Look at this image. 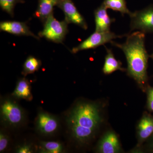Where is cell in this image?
I'll list each match as a JSON object with an SVG mask.
<instances>
[{
	"label": "cell",
	"mask_w": 153,
	"mask_h": 153,
	"mask_svg": "<svg viewBox=\"0 0 153 153\" xmlns=\"http://www.w3.org/2000/svg\"><path fill=\"white\" fill-rule=\"evenodd\" d=\"M145 92L146 94V108L149 112L153 114V87L148 85Z\"/></svg>",
	"instance_id": "ffe728a7"
},
{
	"label": "cell",
	"mask_w": 153,
	"mask_h": 153,
	"mask_svg": "<svg viewBox=\"0 0 153 153\" xmlns=\"http://www.w3.org/2000/svg\"><path fill=\"white\" fill-rule=\"evenodd\" d=\"M107 54L105 57V62L102 71L105 74L108 75L112 74L114 71L120 70L121 71H126V69L123 68L121 62L117 60L111 49L106 47Z\"/></svg>",
	"instance_id": "5bb4252c"
},
{
	"label": "cell",
	"mask_w": 153,
	"mask_h": 153,
	"mask_svg": "<svg viewBox=\"0 0 153 153\" xmlns=\"http://www.w3.org/2000/svg\"><path fill=\"white\" fill-rule=\"evenodd\" d=\"M150 57H151V58H152V59L153 60V52L152 54L151 55H150Z\"/></svg>",
	"instance_id": "cb8c5ba5"
},
{
	"label": "cell",
	"mask_w": 153,
	"mask_h": 153,
	"mask_svg": "<svg viewBox=\"0 0 153 153\" xmlns=\"http://www.w3.org/2000/svg\"><path fill=\"white\" fill-rule=\"evenodd\" d=\"M63 145L56 141L42 142L41 143V152L60 153L63 152Z\"/></svg>",
	"instance_id": "ac0fdd59"
},
{
	"label": "cell",
	"mask_w": 153,
	"mask_h": 153,
	"mask_svg": "<svg viewBox=\"0 0 153 153\" xmlns=\"http://www.w3.org/2000/svg\"><path fill=\"white\" fill-rule=\"evenodd\" d=\"M58 0H38V7L34 16L43 23L49 16L53 14L55 6H57Z\"/></svg>",
	"instance_id": "4fadbf2b"
},
{
	"label": "cell",
	"mask_w": 153,
	"mask_h": 153,
	"mask_svg": "<svg viewBox=\"0 0 153 153\" xmlns=\"http://www.w3.org/2000/svg\"><path fill=\"white\" fill-rule=\"evenodd\" d=\"M0 30L18 36H31L39 40L40 37L36 36L30 30L25 22L17 21H4L0 23Z\"/></svg>",
	"instance_id": "8fae6325"
},
{
	"label": "cell",
	"mask_w": 153,
	"mask_h": 153,
	"mask_svg": "<svg viewBox=\"0 0 153 153\" xmlns=\"http://www.w3.org/2000/svg\"><path fill=\"white\" fill-rule=\"evenodd\" d=\"M58 121L55 117L47 112L39 113L36 119V127L39 132L45 135L55 133L58 128Z\"/></svg>",
	"instance_id": "30bf717a"
},
{
	"label": "cell",
	"mask_w": 153,
	"mask_h": 153,
	"mask_svg": "<svg viewBox=\"0 0 153 153\" xmlns=\"http://www.w3.org/2000/svg\"><path fill=\"white\" fill-rule=\"evenodd\" d=\"M153 134V115L144 112L136 127L137 144L131 152L136 153Z\"/></svg>",
	"instance_id": "52a82bcc"
},
{
	"label": "cell",
	"mask_w": 153,
	"mask_h": 153,
	"mask_svg": "<svg viewBox=\"0 0 153 153\" xmlns=\"http://www.w3.org/2000/svg\"><path fill=\"white\" fill-rule=\"evenodd\" d=\"M127 36L123 44H118L113 41L110 43L123 51L127 62L128 75L145 92L149 85L147 68L150 57L145 47V33L141 31L134 32Z\"/></svg>",
	"instance_id": "7a4b0ae2"
},
{
	"label": "cell",
	"mask_w": 153,
	"mask_h": 153,
	"mask_svg": "<svg viewBox=\"0 0 153 153\" xmlns=\"http://www.w3.org/2000/svg\"><path fill=\"white\" fill-rule=\"evenodd\" d=\"M143 152H149L153 153V134L148 140L136 152L141 153Z\"/></svg>",
	"instance_id": "44dd1931"
},
{
	"label": "cell",
	"mask_w": 153,
	"mask_h": 153,
	"mask_svg": "<svg viewBox=\"0 0 153 153\" xmlns=\"http://www.w3.org/2000/svg\"><path fill=\"white\" fill-rule=\"evenodd\" d=\"M25 2L24 0H0V7L3 11L13 17L14 9L16 4Z\"/></svg>",
	"instance_id": "d6986e66"
},
{
	"label": "cell",
	"mask_w": 153,
	"mask_h": 153,
	"mask_svg": "<svg viewBox=\"0 0 153 153\" xmlns=\"http://www.w3.org/2000/svg\"><path fill=\"white\" fill-rule=\"evenodd\" d=\"M1 115L4 122L13 126H19L24 120V113L22 108L9 100L1 105Z\"/></svg>",
	"instance_id": "ba28073f"
},
{
	"label": "cell",
	"mask_w": 153,
	"mask_h": 153,
	"mask_svg": "<svg viewBox=\"0 0 153 153\" xmlns=\"http://www.w3.org/2000/svg\"><path fill=\"white\" fill-rule=\"evenodd\" d=\"M102 3L107 9L120 12L122 15L126 14L130 16L131 14L127 7L126 0H104Z\"/></svg>",
	"instance_id": "2e32d148"
},
{
	"label": "cell",
	"mask_w": 153,
	"mask_h": 153,
	"mask_svg": "<svg viewBox=\"0 0 153 153\" xmlns=\"http://www.w3.org/2000/svg\"><path fill=\"white\" fill-rule=\"evenodd\" d=\"M95 152L98 153L123 152V150L117 134L111 129L105 132L99 140Z\"/></svg>",
	"instance_id": "8992f818"
},
{
	"label": "cell",
	"mask_w": 153,
	"mask_h": 153,
	"mask_svg": "<svg viewBox=\"0 0 153 153\" xmlns=\"http://www.w3.org/2000/svg\"><path fill=\"white\" fill-rule=\"evenodd\" d=\"M130 17L131 31L137 30L144 33L153 32V5L132 13Z\"/></svg>",
	"instance_id": "277c9868"
},
{
	"label": "cell",
	"mask_w": 153,
	"mask_h": 153,
	"mask_svg": "<svg viewBox=\"0 0 153 153\" xmlns=\"http://www.w3.org/2000/svg\"><path fill=\"white\" fill-rule=\"evenodd\" d=\"M106 7L103 4L94 11L95 31L98 32H107L110 31L111 25L114 19L109 17L107 12Z\"/></svg>",
	"instance_id": "7c38bea8"
},
{
	"label": "cell",
	"mask_w": 153,
	"mask_h": 153,
	"mask_svg": "<svg viewBox=\"0 0 153 153\" xmlns=\"http://www.w3.org/2000/svg\"><path fill=\"white\" fill-rule=\"evenodd\" d=\"M33 152L32 148L30 145L25 144L20 146L17 149L16 152L19 153H31Z\"/></svg>",
	"instance_id": "603a6c76"
},
{
	"label": "cell",
	"mask_w": 153,
	"mask_h": 153,
	"mask_svg": "<svg viewBox=\"0 0 153 153\" xmlns=\"http://www.w3.org/2000/svg\"><path fill=\"white\" fill-rule=\"evenodd\" d=\"M9 143V138L7 135L3 132L0 133V152H2L7 147Z\"/></svg>",
	"instance_id": "7402d4cb"
},
{
	"label": "cell",
	"mask_w": 153,
	"mask_h": 153,
	"mask_svg": "<svg viewBox=\"0 0 153 153\" xmlns=\"http://www.w3.org/2000/svg\"><path fill=\"white\" fill-rule=\"evenodd\" d=\"M57 6L63 11L65 20L68 24H74L84 30H87L88 26L85 19L71 0H58Z\"/></svg>",
	"instance_id": "9c48e42d"
},
{
	"label": "cell",
	"mask_w": 153,
	"mask_h": 153,
	"mask_svg": "<svg viewBox=\"0 0 153 153\" xmlns=\"http://www.w3.org/2000/svg\"><path fill=\"white\" fill-rule=\"evenodd\" d=\"M68 25L65 20H57L52 14L44 22V28L38 33V36L54 43L62 44L68 32Z\"/></svg>",
	"instance_id": "3957f363"
},
{
	"label": "cell",
	"mask_w": 153,
	"mask_h": 153,
	"mask_svg": "<svg viewBox=\"0 0 153 153\" xmlns=\"http://www.w3.org/2000/svg\"><path fill=\"white\" fill-rule=\"evenodd\" d=\"M41 65V61L39 59L34 56H29L23 65L22 74L25 76L28 74H33L38 71Z\"/></svg>",
	"instance_id": "e0dca14e"
},
{
	"label": "cell",
	"mask_w": 153,
	"mask_h": 153,
	"mask_svg": "<svg viewBox=\"0 0 153 153\" xmlns=\"http://www.w3.org/2000/svg\"><path fill=\"white\" fill-rule=\"evenodd\" d=\"M13 95L16 98L22 99L28 101H31L33 100L31 86L27 79L25 78L19 79L17 82Z\"/></svg>",
	"instance_id": "9a60e30c"
},
{
	"label": "cell",
	"mask_w": 153,
	"mask_h": 153,
	"mask_svg": "<svg viewBox=\"0 0 153 153\" xmlns=\"http://www.w3.org/2000/svg\"><path fill=\"white\" fill-rule=\"evenodd\" d=\"M123 36H117L110 31L107 32L95 31L87 39L81 42L78 46L73 48L71 52L75 54L82 50L95 49L99 46L111 42L113 39L122 38Z\"/></svg>",
	"instance_id": "5b68a950"
},
{
	"label": "cell",
	"mask_w": 153,
	"mask_h": 153,
	"mask_svg": "<svg viewBox=\"0 0 153 153\" xmlns=\"http://www.w3.org/2000/svg\"><path fill=\"white\" fill-rule=\"evenodd\" d=\"M104 108L101 102L82 101L72 108L67 121L77 143L85 144L95 138L104 123Z\"/></svg>",
	"instance_id": "6da1fadb"
}]
</instances>
